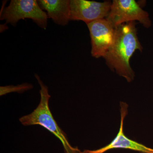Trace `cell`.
<instances>
[{"label":"cell","mask_w":153,"mask_h":153,"mask_svg":"<svg viewBox=\"0 0 153 153\" xmlns=\"http://www.w3.org/2000/svg\"><path fill=\"white\" fill-rule=\"evenodd\" d=\"M135 22L119 25L115 28L112 45L103 58L108 66L128 82L134 80L135 73L130 60L136 50L142 52L143 48L137 36Z\"/></svg>","instance_id":"1"},{"label":"cell","mask_w":153,"mask_h":153,"mask_svg":"<svg viewBox=\"0 0 153 153\" xmlns=\"http://www.w3.org/2000/svg\"><path fill=\"white\" fill-rule=\"evenodd\" d=\"M41 87L40 102L36 109L30 114L19 119L23 125H39L43 127L57 137L63 145L65 153H82L77 147H73L68 141L67 134L62 129L55 120L50 111L49 101L51 96L48 88L44 84L38 74H35Z\"/></svg>","instance_id":"2"},{"label":"cell","mask_w":153,"mask_h":153,"mask_svg":"<svg viewBox=\"0 0 153 153\" xmlns=\"http://www.w3.org/2000/svg\"><path fill=\"white\" fill-rule=\"evenodd\" d=\"M31 19L40 27L46 30L48 16L36 0H12L8 6L2 9L1 20L16 26L20 20Z\"/></svg>","instance_id":"3"},{"label":"cell","mask_w":153,"mask_h":153,"mask_svg":"<svg viewBox=\"0 0 153 153\" xmlns=\"http://www.w3.org/2000/svg\"><path fill=\"white\" fill-rule=\"evenodd\" d=\"M105 19L114 28L122 24L135 21L147 28L152 25L149 13L134 0H114Z\"/></svg>","instance_id":"4"},{"label":"cell","mask_w":153,"mask_h":153,"mask_svg":"<svg viewBox=\"0 0 153 153\" xmlns=\"http://www.w3.org/2000/svg\"><path fill=\"white\" fill-rule=\"evenodd\" d=\"M86 25L90 32L91 55L96 58L104 57L113 42L115 28L106 19L96 20Z\"/></svg>","instance_id":"5"},{"label":"cell","mask_w":153,"mask_h":153,"mask_svg":"<svg viewBox=\"0 0 153 153\" xmlns=\"http://www.w3.org/2000/svg\"><path fill=\"white\" fill-rule=\"evenodd\" d=\"M112 2L70 0V21H82L86 24L108 16Z\"/></svg>","instance_id":"6"},{"label":"cell","mask_w":153,"mask_h":153,"mask_svg":"<svg viewBox=\"0 0 153 153\" xmlns=\"http://www.w3.org/2000/svg\"><path fill=\"white\" fill-rule=\"evenodd\" d=\"M121 122L120 128L118 133L115 138L103 147L94 150H85L82 153H104L107 151L113 149H123L137 151L142 153H153V149L147 147L142 144L130 139L123 133L124 120L128 114V105L123 102H120Z\"/></svg>","instance_id":"7"},{"label":"cell","mask_w":153,"mask_h":153,"mask_svg":"<svg viewBox=\"0 0 153 153\" xmlns=\"http://www.w3.org/2000/svg\"><path fill=\"white\" fill-rule=\"evenodd\" d=\"M42 10L47 12L48 18L60 26H65L70 21V0L38 1Z\"/></svg>","instance_id":"8"},{"label":"cell","mask_w":153,"mask_h":153,"mask_svg":"<svg viewBox=\"0 0 153 153\" xmlns=\"http://www.w3.org/2000/svg\"><path fill=\"white\" fill-rule=\"evenodd\" d=\"M33 87L32 84L28 83H24L16 85V86L11 85L1 86L0 95L1 96L11 92H16L19 93H24L25 91L32 89Z\"/></svg>","instance_id":"9"}]
</instances>
